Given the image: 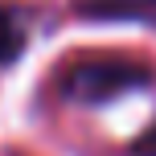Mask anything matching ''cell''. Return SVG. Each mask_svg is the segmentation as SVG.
Segmentation results:
<instances>
[{
	"label": "cell",
	"mask_w": 156,
	"mask_h": 156,
	"mask_svg": "<svg viewBox=\"0 0 156 156\" xmlns=\"http://www.w3.org/2000/svg\"><path fill=\"white\" fill-rule=\"evenodd\" d=\"M148 86V70L144 66H132V62H86L78 70L66 74L62 90L78 103H107V99H119L127 90H140Z\"/></svg>",
	"instance_id": "6da1fadb"
},
{
	"label": "cell",
	"mask_w": 156,
	"mask_h": 156,
	"mask_svg": "<svg viewBox=\"0 0 156 156\" xmlns=\"http://www.w3.org/2000/svg\"><path fill=\"white\" fill-rule=\"evenodd\" d=\"M25 49V29L12 12H0V66H8L12 58H21Z\"/></svg>",
	"instance_id": "7a4b0ae2"
},
{
	"label": "cell",
	"mask_w": 156,
	"mask_h": 156,
	"mask_svg": "<svg viewBox=\"0 0 156 156\" xmlns=\"http://www.w3.org/2000/svg\"><path fill=\"white\" fill-rule=\"evenodd\" d=\"M136 156H156V123L140 136V144H136Z\"/></svg>",
	"instance_id": "3957f363"
}]
</instances>
